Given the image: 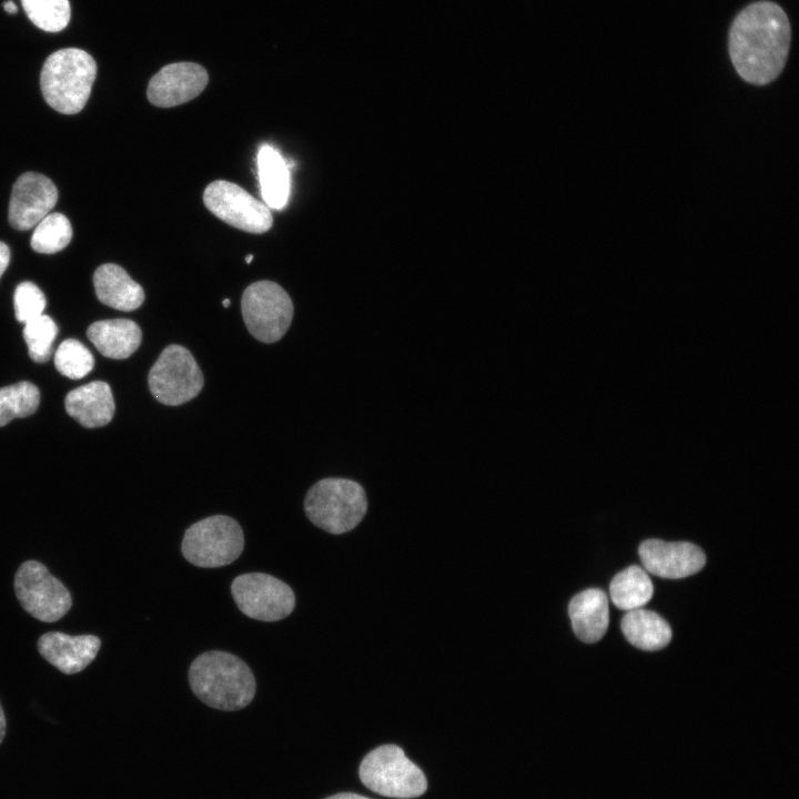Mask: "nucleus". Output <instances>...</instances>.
Masks as SVG:
<instances>
[{"label":"nucleus","instance_id":"obj_24","mask_svg":"<svg viewBox=\"0 0 799 799\" xmlns=\"http://www.w3.org/2000/svg\"><path fill=\"white\" fill-rule=\"evenodd\" d=\"M71 239L70 221L62 213L53 212L34 226L30 245L38 253L52 254L64 249Z\"/></svg>","mask_w":799,"mask_h":799},{"label":"nucleus","instance_id":"obj_16","mask_svg":"<svg viewBox=\"0 0 799 799\" xmlns=\"http://www.w3.org/2000/svg\"><path fill=\"white\" fill-rule=\"evenodd\" d=\"M64 406L72 418L88 428L110 423L115 409L111 388L102 381H93L69 392Z\"/></svg>","mask_w":799,"mask_h":799},{"label":"nucleus","instance_id":"obj_9","mask_svg":"<svg viewBox=\"0 0 799 799\" xmlns=\"http://www.w3.org/2000/svg\"><path fill=\"white\" fill-rule=\"evenodd\" d=\"M152 395L162 404L178 406L194 398L204 378L191 352L178 344L166 346L148 376Z\"/></svg>","mask_w":799,"mask_h":799},{"label":"nucleus","instance_id":"obj_5","mask_svg":"<svg viewBox=\"0 0 799 799\" xmlns=\"http://www.w3.org/2000/svg\"><path fill=\"white\" fill-rule=\"evenodd\" d=\"M360 778L368 789L391 798H415L427 789L424 772L395 745L367 754L360 766Z\"/></svg>","mask_w":799,"mask_h":799},{"label":"nucleus","instance_id":"obj_21","mask_svg":"<svg viewBox=\"0 0 799 799\" xmlns=\"http://www.w3.org/2000/svg\"><path fill=\"white\" fill-rule=\"evenodd\" d=\"M626 639L643 650H657L671 639V628L657 613L637 608L628 610L620 621Z\"/></svg>","mask_w":799,"mask_h":799},{"label":"nucleus","instance_id":"obj_22","mask_svg":"<svg viewBox=\"0 0 799 799\" xmlns=\"http://www.w3.org/2000/svg\"><path fill=\"white\" fill-rule=\"evenodd\" d=\"M609 593L613 604L628 611L646 605L654 594V586L646 570L633 565L613 578Z\"/></svg>","mask_w":799,"mask_h":799},{"label":"nucleus","instance_id":"obj_27","mask_svg":"<svg viewBox=\"0 0 799 799\" xmlns=\"http://www.w3.org/2000/svg\"><path fill=\"white\" fill-rule=\"evenodd\" d=\"M58 334L54 321L42 314L24 324L23 337L29 356L37 363H45L51 357L52 344Z\"/></svg>","mask_w":799,"mask_h":799},{"label":"nucleus","instance_id":"obj_18","mask_svg":"<svg viewBox=\"0 0 799 799\" xmlns=\"http://www.w3.org/2000/svg\"><path fill=\"white\" fill-rule=\"evenodd\" d=\"M93 285L99 301L119 311H133L144 301L142 286L127 271L113 263L100 265L93 274Z\"/></svg>","mask_w":799,"mask_h":799},{"label":"nucleus","instance_id":"obj_1","mask_svg":"<svg viewBox=\"0 0 799 799\" xmlns=\"http://www.w3.org/2000/svg\"><path fill=\"white\" fill-rule=\"evenodd\" d=\"M790 41L785 10L771 1H757L742 9L731 23L730 60L746 82L765 85L783 70Z\"/></svg>","mask_w":799,"mask_h":799},{"label":"nucleus","instance_id":"obj_25","mask_svg":"<svg viewBox=\"0 0 799 799\" xmlns=\"http://www.w3.org/2000/svg\"><path fill=\"white\" fill-rule=\"evenodd\" d=\"M21 3L32 23L47 32H59L70 21L69 0H21Z\"/></svg>","mask_w":799,"mask_h":799},{"label":"nucleus","instance_id":"obj_29","mask_svg":"<svg viewBox=\"0 0 799 799\" xmlns=\"http://www.w3.org/2000/svg\"><path fill=\"white\" fill-rule=\"evenodd\" d=\"M10 262V250L9 246L0 241V277L8 267Z\"/></svg>","mask_w":799,"mask_h":799},{"label":"nucleus","instance_id":"obj_2","mask_svg":"<svg viewBox=\"0 0 799 799\" xmlns=\"http://www.w3.org/2000/svg\"><path fill=\"white\" fill-rule=\"evenodd\" d=\"M194 695L205 705L220 710H239L255 695V678L239 657L221 650L199 655L189 668Z\"/></svg>","mask_w":799,"mask_h":799},{"label":"nucleus","instance_id":"obj_31","mask_svg":"<svg viewBox=\"0 0 799 799\" xmlns=\"http://www.w3.org/2000/svg\"><path fill=\"white\" fill-rule=\"evenodd\" d=\"M6 729H7V720H6V716H4L2 706L0 704V744L2 742V740L4 738Z\"/></svg>","mask_w":799,"mask_h":799},{"label":"nucleus","instance_id":"obj_4","mask_svg":"<svg viewBox=\"0 0 799 799\" xmlns=\"http://www.w3.org/2000/svg\"><path fill=\"white\" fill-rule=\"evenodd\" d=\"M307 518L331 534L353 529L367 510L364 488L346 478H324L315 483L304 499Z\"/></svg>","mask_w":799,"mask_h":799},{"label":"nucleus","instance_id":"obj_34","mask_svg":"<svg viewBox=\"0 0 799 799\" xmlns=\"http://www.w3.org/2000/svg\"><path fill=\"white\" fill-rule=\"evenodd\" d=\"M252 257H253L252 255H247V256L245 257V262H246V263H250V262L252 261Z\"/></svg>","mask_w":799,"mask_h":799},{"label":"nucleus","instance_id":"obj_7","mask_svg":"<svg viewBox=\"0 0 799 799\" xmlns=\"http://www.w3.org/2000/svg\"><path fill=\"white\" fill-rule=\"evenodd\" d=\"M241 309L246 328L263 343L281 340L291 325L294 306L284 289L272 281H257L243 292Z\"/></svg>","mask_w":799,"mask_h":799},{"label":"nucleus","instance_id":"obj_6","mask_svg":"<svg viewBox=\"0 0 799 799\" xmlns=\"http://www.w3.org/2000/svg\"><path fill=\"white\" fill-rule=\"evenodd\" d=\"M244 548L240 524L225 515H213L192 524L184 533L181 550L199 567H221L234 562Z\"/></svg>","mask_w":799,"mask_h":799},{"label":"nucleus","instance_id":"obj_26","mask_svg":"<svg viewBox=\"0 0 799 799\" xmlns=\"http://www.w3.org/2000/svg\"><path fill=\"white\" fill-rule=\"evenodd\" d=\"M54 366L60 374L71 380H79L92 371L94 358L81 342L68 338L54 353Z\"/></svg>","mask_w":799,"mask_h":799},{"label":"nucleus","instance_id":"obj_12","mask_svg":"<svg viewBox=\"0 0 799 799\" xmlns=\"http://www.w3.org/2000/svg\"><path fill=\"white\" fill-rule=\"evenodd\" d=\"M58 201V190L43 174L26 172L12 186L9 203V223L19 231L34 227Z\"/></svg>","mask_w":799,"mask_h":799},{"label":"nucleus","instance_id":"obj_19","mask_svg":"<svg viewBox=\"0 0 799 799\" xmlns=\"http://www.w3.org/2000/svg\"><path fill=\"white\" fill-rule=\"evenodd\" d=\"M87 335L102 355L114 360L132 355L142 341L140 326L128 318L94 322L89 326Z\"/></svg>","mask_w":799,"mask_h":799},{"label":"nucleus","instance_id":"obj_28","mask_svg":"<svg viewBox=\"0 0 799 799\" xmlns=\"http://www.w3.org/2000/svg\"><path fill=\"white\" fill-rule=\"evenodd\" d=\"M13 304L16 318L26 324L43 314L45 297L34 283L27 281L16 287Z\"/></svg>","mask_w":799,"mask_h":799},{"label":"nucleus","instance_id":"obj_17","mask_svg":"<svg viewBox=\"0 0 799 799\" xmlns=\"http://www.w3.org/2000/svg\"><path fill=\"white\" fill-rule=\"evenodd\" d=\"M568 614L575 635L584 643H596L608 628V598L598 588L583 590L572 598Z\"/></svg>","mask_w":799,"mask_h":799},{"label":"nucleus","instance_id":"obj_13","mask_svg":"<svg viewBox=\"0 0 799 799\" xmlns=\"http://www.w3.org/2000/svg\"><path fill=\"white\" fill-rule=\"evenodd\" d=\"M206 70L194 62L164 65L149 81L148 100L160 108H172L198 97L206 87Z\"/></svg>","mask_w":799,"mask_h":799},{"label":"nucleus","instance_id":"obj_8","mask_svg":"<svg viewBox=\"0 0 799 799\" xmlns=\"http://www.w3.org/2000/svg\"><path fill=\"white\" fill-rule=\"evenodd\" d=\"M13 587L22 608L40 621H57L71 609L69 589L38 560L19 566Z\"/></svg>","mask_w":799,"mask_h":799},{"label":"nucleus","instance_id":"obj_15","mask_svg":"<svg viewBox=\"0 0 799 799\" xmlns=\"http://www.w3.org/2000/svg\"><path fill=\"white\" fill-rule=\"evenodd\" d=\"M38 651L52 666L65 675L82 671L97 657L101 639L95 635L71 636L48 631L37 641Z\"/></svg>","mask_w":799,"mask_h":799},{"label":"nucleus","instance_id":"obj_30","mask_svg":"<svg viewBox=\"0 0 799 799\" xmlns=\"http://www.w3.org/2000/svg\"><path fill=\"white\" fill-rule=\"evenodd\" d=\"M326 799H370V798H366V797L357 795V793L342 792V793L331 796Z\"/></svg>","mask_w":799,"mask_h":799},{"label":"nucleus","instance_id":"obj_14","mask_svg":"<svg viewBox=\"0 0 799 799\" xmlns=\"http://www.w3.org/2000/svg\"><path fill=\"white\" fill-rule=\"evenodd\" d=\"M638 555L646 570L661 578H684L706 564L702 549L688 542L647 539L640 544Z\"/></svg>","mask_w":799,"mask_h":799},{"label":"nucleus","instance_id":"obj_10","mask_svg":"<svg viewBox=\"0 0 799 799\" xmlns=\"http://www.w3.org/2000/svg\"><path fill=\"white\" fill-rule=\"evenodd\" d=\"M231 593L244 615L262 621L281 620L295 607L292 588L264 573H247L235 577L231 584Z\"/></svg>","mask_w":799,"mask_h":799},{"label":"nucleus","instance_id":"obj_11","mask_svg":"<svg viewBox=\"0 0 799 799\" xmlns=\"http://www.w3.org/2000/svg\"><path fill=\"white\" fill-rule=\"evenodd\" d=\"M203 202L216 218L242 231L261 234L273 225L270 208L235 183L211 182L203 192Z\"/></svg>","mask_w":799,"mask_h":799},{"label":"nucleus","instance_id":"obj_20","mask_svg":"<svg viewBox=\"0 0 799 799\" xmlns=\"http://www.w3.org/2000/svg\"><path fill=\"white\" fill-rule=\"evenodd\" d=\"M257 174L266 206L283 209L290 196L289 168L283 156L267 144H263L259 150Z\"/></svg>","mask_w":799,"mask_h":799},{"label":"nucleus","instance_id":"obj_32","mask_svg":"<svg viewBox=\"0 0 799 799\" xmlns=\"http://www.w3.org/2000/svg\"><path fill=\"white\" fill-rule=\"evenodd\" d=\"M3 8L9 13H16L17 12V6L12 0H7L3 3Z\"/></svg>","mask_w":799,"mask_h":799},{"label":"nucleus","instance_id":"obj_23","mask_svg":"<svg viewBox=\"0 0 799 799\" xmlns=\"http://www.w3.org/2000/svg\"><path fill=\"white\" fill-rule=\"evenodd\" d=\"M38 387L27 381L0 388V426L33 414L39 405Z\"/></svg>","mask_w":799,"mask_h":799},{"label":"nucleus","instance_id":"obj_3","mask_svg":"<svg viewBox=\"0 0 799 799\" xmlns=\"http://www.w3.org/2000/svg\"><path fill=\"white\" fill-rule=\"evenodd\" d=\"M97 63L85 51L67 48L53 52L45 60L40 85L44 100L63 114L80 112L91 93Z\"/></svg>","mask_w":799,"mask_h":799},{"label":"nucleus","instance_id":"obj_33","mask_svg":"<svg viewBox=\"0 0 799 799\" xmlns=\"http://www.w3.org/2000/svg\"><path fill=\"white\" fill-rule=\"evenodd\" d=\"M222 304H223L224 307H229V305L231 304V302H230L229 299H225V300H223Z\"/></svg>","mask_w":799,"mask_h":799}]
</instances>
